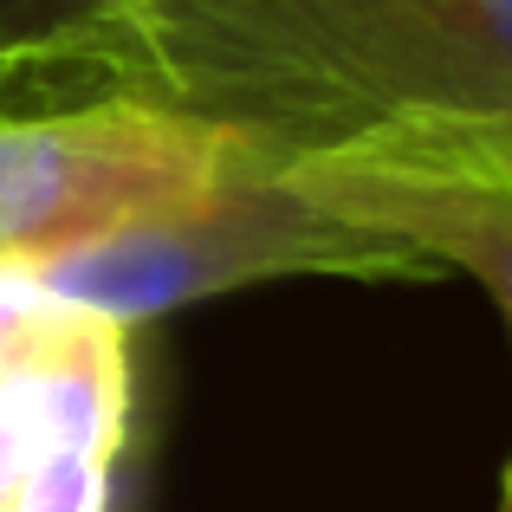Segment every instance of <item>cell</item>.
<instances>
[{"instance_id": "cell-4", "label": "cell", "mask_w": 512, "mask_h": 512, "mask_svg": "<svg viewBox=\"0 0 512 512\" xmlns=\"http://www.w3.org/2000/svg\"><path fill=\"white\" fill-rule=\"evenodd\" d=\"M124 428V325L0 273V512H104Z\"/></svg>"}, {"instance_id": "cell-1", "label": "cell", "mask_w": 512, "mask_h": 512, "mask_svg": "<svg viewBox=\"0 0 512 512\" xmlns=\"http://www.w3.org/2000/svg\"><path fill=\"white\" fill-rule=\"evenodd\" d=\"M124 98L266 150H338L389 124L512 117V0H130Z\"/></svg>"}, {"instance_id": "cell-5", "label": "cell", "mask_w": 512, "mask_h": 512, "mask_svg": "<svg viewBox=\"0 0 512 512\" xmlns=\"http://www.w3.org/2000/svg\"><path fill=\"white\" fill-rule=\"evenodd\" d=\"M286 175L344 221L415 247L435 273L487 286L512 331V117H428L286 163ZM512 512V461L500 480Z\"/></svg>"}, {"instance_id": "cell-3", "label": "cell", "mask_w": 512, "mask_h": 512, "mask_svg": "<svg viewBox=\"0 0 512 512\" xmlns=\"http://www.w3.org/2000/svg\"><path fill=\"white\" fill-rule=\"evenodd\" d=\"M253 143L150 98H91L0 117V273L104 240L208 195Z\"/></svg>"}, {"instance_id": "cell-6", "label": "cell", "mask_w": 512, "mask_h": 512, "mask_svg": "<svg viewBox=\"0 0 512 512\" xmlns=\"http://www.w3.org/2000/svg\"><path fill=\"white\" fill-rule=\"evenodd\" d=\"M124 98L117 13L91 0H0V117Z\"/></svg>"}, {"instance_id": "cell-2", "label": "cell", "mask_w": 512, "mask_h": 512, "mask_svg": "<svg viewBox=\"0 0 512 512\" xmlns=\"http://www.w3.org/2000/svg\"><path fill=\"white\" fill-rule=\"evenodd\" d=\"M26 279L130 331L137 318L266 279H435V266L402 240L318 208L286 163L253 150L208 195L39 260Z\"/></svg>"}, {"instance_id": "cell-7", "label": "cell", "mask_w": 512, "mask_h": 512, "mask_svg": "<svg viewBox=\"0 0 512 512\" xmlns=\"http://www.w3.org/2000/svg\"><path fill=\"white\" fill-rule=\"evenodd\" d=\"M91 7H111L117 13V7H130V0H91Z\"/></svg>"}]
</instances>
